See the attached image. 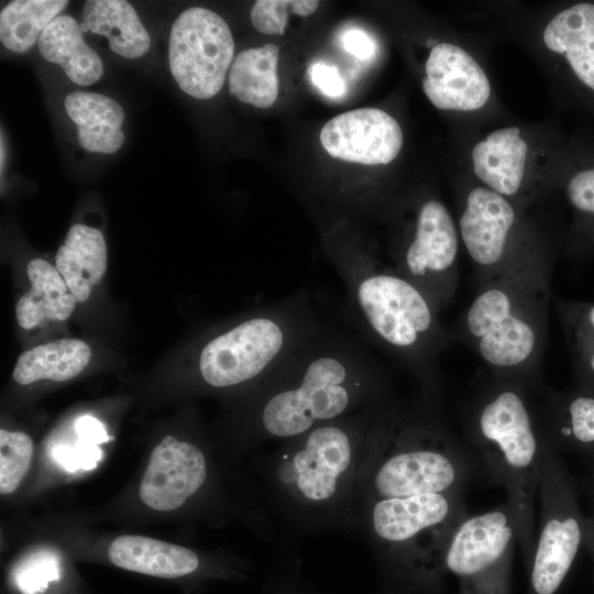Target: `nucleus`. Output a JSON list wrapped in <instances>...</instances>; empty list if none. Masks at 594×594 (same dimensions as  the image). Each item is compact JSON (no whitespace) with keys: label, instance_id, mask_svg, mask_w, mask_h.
Segmentation results:
<instances>
[{"label":"nucleus","instance_id":"f257e3e1","mask_svg":"<svg viewBox=\"0 0 594 594\" xmlns=\"http://www.w3.org/2000/svg\"><path fill=\"white\" fill-rule=\"evenodd\" d=\"M258 388V429L286 441L388 398L386 378L374 359L324 326Z\"/></svg>","mask_w":594,"mask_h":594},{"label":"nucleus","instance_id":"f03ea898","mask_svg":"<svg viewBox=\"0 0 594 594\" xmlns=\"http://www.w3.org/2000/svg\"><path fill=\"white\" fill-rule=\"evenodd\" d=\"M552 262L527 242L495 276L477 285L473 300L448 329L490 375L542 383Z\"/></svg>","mask_w":594,"mask_h":594},{"label":"nucleus","instance_id":"7ed1b4c3","mask_svg":"<svg viewBox=\"0 0 594 594\" xmlns=\"http://www.w3.org/2000/svg\"><path fill=\"white\" fill-rule=\"evenodd\" d=\"M330 255L363 333L407 369L425 400L438 406L440 358L451 341L436 306L393 266L358 245L334 246Z\"/></svg>","mask_w":594,"mask_h":594},{"label":"nucleus","instance_id":"20e7f679","mask_svg":"<svg viewBox=\"0 0 594 594\" xmlns=\"http://www.w3.org/2000/svg\"><path fill=\"white\" fill-rule=\"evenodd\" d=\"M543 383L490 375L463 411V431L484 466L504 486L526 570L535 546V504L549 439L541 403Z\"/></svg>","mask_w":594,"mask_h":594},{"label":"nucleus","instance_id":"39448f33","mask_svg":"<svg viewBox=\"0 0 594 594\" xmlns=\"http://www.w3.org/2000/svg\"><path fill=\"white\" fill-rule=\"evenodd\" d=\"M376 406L288 440L274 469L276 481L287 495L307 506L338 501L361 473Z\"/></svg>","mask_w":594,"mask_h":594},{"label":"nucleus","instance_id":"423d86ee","mask_svg":"<svg viewBox=\"0 0 594 594\" xmlns=\"http://www.w3.org/2000/svg\"><path fill=\"white\" fill-rule=\"evenodd\" d=\"M539 531L528 573V594H557L584 540V517L559 451L546 444L538 487Z\"/></svg>","mask_w":594,"mask_h":594},{"label":"nucleus","instance_id":"0eeeda50","mask_svg":"<svg viewBox=\"0 0 594 594\" xmlns=\"http://www.w3.org/2000/svg\"><path fill=\"white\" fill-rule=\"evenodd\" d=\"M517 530L507 502L466 516L452 534L442 559L460 594H510Z\"/></svg>","mask_w":594,"mask_h":594},{"label":"nucleus","instance_id":"6e6552de","mask_svg":"<svg viewBox=\"0 0 594 594\" xmlns=\"http://www.w3.org/2000/svg\"><path fill=\"white\" fill-rule=\"evenodd\" d=\"M459 232L447 207L428 199L419 207L407 241L393 267L415 284L441 314L454 301L459 286Z\"/></svg>","mask_w":594,"mask_h":594},{"label":"nucleus","instance_id":"1a4fd4ad","mask_svg":"<svg viewBox=\"0 0 594 594\" xmlns=\"http://www.w3.org/2000/svg\"><path fill=\"white\" fill-rule=\"evenodd\" d=\"M234 41L216 12L191 7L174 21L168 42L172 76L187 95L209 99L222 88L233 63Z\"/></svg>","mask_w":594,"mask_h":594},{"label":"nucleus","instance_id":"9d476101","mask_svg":"<svg viewBox=\"0 0 594 594\" xmlns=\"http://www.w3.org/2000/svg\"><path fill=\"white\" fill-rule=\"evenodd\" d=\"M517 212L509 200L487 187L465 197L459 235L474 265L476 286L499 273L522 246L514 244Z\"/></svg>","mask_w":594,"mask_h":594},{"label":"nucleus","instance_id":"9b49d317","mask_svg":"<svg viewBox=\"0 0 594 594\" xmlns=\"http://www.w3.org/2000/svg\"><path fill=\"white\" fill-rule=\"evenodd\" d=\"M320 142L338 160L364 165L392 162L403 145L398 122L376 108L343 112L324 123Z\"/></svg>","mask_w":594,"mask_h":594},{"label":"nucleus","instance_id":"f8f14e48","mask_svg":"<svg viewBox=\"0 0 594 594\" xmlns=\"http://www.w3.org/2000/svg\"><path fill=\"white\" fill-rule=\"evenodd\" d=\"M206 479L207 462L201 450L166 436L151 453L139 495L152 509L174 510L198 492Z\"/></svg>","mask_w":594,"mask_h":594},{"label":"nucleus","instance_id":"ddd939ff","mask_svg":"<svg viewBox=\"0 0 594 594\" xmlns=\"http://www.w3.org/2000/svg\"><path fill=\"white\" fill-rule=\"evenodd\" d=\"M422 89L441 110H476L491 95L488 78L479 63L460 46L446 42L430 51Z\"/></svg>","mask_w":594,"mask_h":594},{"label":"nucleus","instance_id":"4468645a","mask_svg":"<svg viewBox=\"0 0 594 594\" xmlns=\"http://www.w3.org/2000/svg\"><path fill=\"white\" fill-rule=\"evenodd\" d=\"M541 414L550 443L594 459V387L542 389Z\"/></svg>","mask_w":594,"mask_h":594},{"label":"nucleus","instance_id":"2eb2a0df","mask_svg":"<svg viewBox=\"0 0 594 594\" xmlns=\"http://www.w3.org/2000/svg\"><path fill=\"white\" fill-rule=\"evenodd\" d=\"M528 146L517 127L497 129L472 151L473 169L487 188L515 196L522 183Z\"/></svg>","mask_w":594,"mask_h":594},{"label":"nucleus","instance_id":"dca6fc26","mask_svg":"<svg viewBox=\"0 0 594 594\" xmlns=\"http://www.w3.org/2000/svg\"><path fill=\"white\" fill-rule=\"evenodd\" d=\"M109 558L119 568L164 579L190 574L200 564L197 553L188 548L133 535L116 538Z\"/></svg>","mask_w":594,"mask_h":594},{"label":"nucleus","instance_id":"f3484780","mask_svg":"<svg viewBox=\"0 0 594 594\" xmlns=\"http://www.w3.org/2000/svg\"><path fill=\"white\" fill-rule=\"evenodd\" d=\"M55 264L77 302H85L107 270L102 233L85 224H74L56 253Z\"/></svg>","mask_w":594,"mask_h":594},{"label":"nucleus","instance_id":"a211bd4d","mask_svg":"<svg viewBox=\"0 0 594 594\" xmlns=\"http://www.w3.org/2000/svg\"><path fill=\"white\" fill-rule=\"evenodd\" d=\"M543 42L564 54L576 77L594 89V4L578 3L558 13L546 26Z\"/></svg>","mask_w":594,"mask_h":594},{"label":"nucleus","instance_id":"6ab92c4d","mask_svg":"<svg viewBox=\"0 0 594 594\" xmlns=\"http://www.w3.org/2000/svg\"><path fill=\"white\" fill-rule=\"evenodd\" d=\"M38 51L77 85L90 86L103 74L100 57L87 45L79 23L69 15L61 14L47 25L38 38Z\"/></svg>","mask_w":594,"mask_h":594},{"label":"nucleus","instance_id":"aec40b11","mask_svg":"<svg viewBox=\"0 0 594 594\" xmlns=\"http://www.w3.org/2000/svg\"><path fill=\"white\" fill-rule=\"evenodd\" d=\"M31 288L16 302L15 316L23 329L45 319L65 321L76 306V298L56 267L42 258L31 260L26 267Z\"/></svg>","mask_w":594,"mask_h":594},{"label":"nucleus","instance_id":"412c9836","mask_svg":"<svg viewBox=\"0 0 594 594\" xmlns=\"http://www.w3.org/2000/svg\"><path fill=\"white\" fill-rule=\"evenodd\" d=\"M82 18L88 30L106 36L111 51L122 57L138 58L150 48V35L128 1L88 0Z\"/></svg>","mask_w":594,"mask_h":594},{"label":"nucleus","instance_id":"4be33fe9","mask_svg":"<svg viewBox=\"0 0 594 594\" xmlns=\"http://www.w3.org/2000/svg\"><path fill=\"white\" fill-rule=\"evenodd\" d=\"M278 57L279 48L273 43L240 52L230 67V94L255 108L272 107L279 90Z\"/></svg>","mask_w":594,"mask_h":594},{"label":"nucleus","instance_id":"5701e85b","mask_svg":"<svg viewBox=\"0 0 594 594\" xmlns=\"http://www.w3.org/2000/svg\"><path fill=\"white\" fill-rule=\"evenodd\" d=\"M90 346L78 339H59L23 352L13 370V380L28 385L40 380L65 382L88 365Z\"/></svg>","mask_w":594,"mask_h":594},{"label":"nucleus","instance_id":"b1692460","mask_svg":"<svg viewBox=\"0 0 594 594\" xmlns=\"http://www.w3.org/2000/svg\"><path fill=\"white\" fill-rule=\"evenodd\" d=\"M65 0H15L0 13V40L9 51L24 53L67 7Z\"/></svg>","mask_w":594,"mask_h":594},{"label":"nucleus","instance_id":"393cba45","mask_svg":"<svg viewBox=\"0 0 594 594\" xmlns=\"http://www.w3.org/2000/svg\"><path fill=\"white\" fill-rule=\"evenodd\" d=\"M575 386L594 387V302L556 299Z\"/></svg>","mask_w":594,"mask_h":594},{"label":"nucleus","instance_id":"a878e982","mask_svg":"<svg viewBox=\"0 0 594 594\" xmlns=\"http://www.w3.org/2000/svg\"><path fill=\"white\" fill-rule=\"evenodd\" d=\"M64 106L66 113L77 127L121 129L124 121L122 107L101 94L75 91L66 96Z\"/></svg>","mask_w":594,"mask_h":594},{"label":"nucleus","instance_id":"bb28decb","mask_svg":"<svg viewBox=\"0 0 594 594\" xmlns=\"http://www.w3.org/2000/svg\"><path fill=\"white\" fill-rule=\"evenodd\" d=\"M31 438L21 431L0 430V493H13L30 469Z\"/></svg>","mask_w":594,"mask_h":594},{"label":"nucleus","instance_id":"cd10ccee","mask_svg":"<svg viewBox=\"0 0 594 594\" xmlns=\"http://www.w3.org/2000/svg\"><path fill=\"white\" fill-rule=\"evenodd\" d=\"M61 561L51 550H37L23 558L12 571L14 585L22 594L44 592L59 579Z\"/></svg>","mask_w":594,"mask_h":594},{"label":"nucleus","instance_id":"c85d7f7f","mask_svg":"<svg viewBox=\"0 0 594 594\" xmlns=\"http://www.w3.org/2000/svg\"><path fill=\"white\" fill-rule=\"evenodd\" d=\"M76 439V441L59 442L53 446L51 450L52 460L69 473L95 469L102 459L103 452L101 448L77 436Z\"/></svg>","mask_w":594,"mask_h":594},{"label":"nucleus","instance_id":"c756f323","mask_svg":"<svg viewBox=\"0 0 594 594\" xmlns=\"http://www.w3.org/2000/svg\"><path fill=\"white\" fill-rule=\"evenodd\" d=\"M294 4L295 0H258L252 7L251 22L261 33L283 35Z\"/></svg>","mask_w":594,"mask_h":594},{"label":"nucleus","instance_id":"7c9ffc66","mask_svg":"<svg viewBox=\"0 0 594 594\" xmlns=\"http://www.w3.org/2000/svg\"><path fill=\"white\" fill-rule=\"evenodd\" d=\"M77 136L79 144L85 150L102 154L117 152L124 141V133L122 130L111 127H77Z\"/></svg>","mask_w":594,"mask_h":594},{"label":"nucleus","instance_id":"2f4dec72","mask_svg":"<svg viewBox=\"0 0 594 594\" xmlns=\"http://www.w3.org/2000/svg\"><path fill=\"white\" fill-rule=\"evenodd\" d=\"M566 194L574 209L594 216V168L572 176L568 183Z\"/></svg>","mask_w":594,"mask_h":594},{"label":"nucleus","instance_id":"473e14b6","mask_svg":"<svg viewBox=\"0 0 594 594\" xmlns=\"http://www.w3.org/2000/svg\"><path fill=\"white\" fill-rule=\"evenodd\" d=\"M308 75L312 84L327 97L338 98L345 91V84L336 66L326 63H315Z\"/></svg>","mask_w":594,"mask_h":594},{"label":"nucleus","instance_id":"72a5a7b5","mask_svg":"<svg viewBox=\"0 0 594 594\" xmlns=\"http://www.w3.org/2000/svg\"><path fill=\"white\" fill-rule=\"evenodd\" d=\"M341 44L351 55L367 61L376 53V43L361 29H348L341 34Z\"/></svg>","mask_w":594,"mask_h":594},{"label":"nucleus","instance_id":"f704fd0d","mask_svg":"<svg viewBox=\"0 0 594 594\" xmlns=\"http://www.w3.org/2000/svg\"><path fill=\"white\" fill-rule=\"evenodd\" d=\"M74 431L78 438L95 446L110 440L103 424L89 415H84L75 420Z\"/></svg>","mask_w":594,"mask_h":594},{"label":"nucleus","instance_id":"c9c22d12","mask_svg":"<svg viewBox=\"0 0 594 594\" xmlns=\"http://www.w3.org/2000/svg\"><path fill=\"white\" fill-rule=\"evenodd\" d=\"M583 543L588 547L594 554V518L584 517V540Z\"/></svg>","mask_w":594,"mask_h":594},{"label":"nucleus","instance_id":"e433bc0d","mask_svg":"<svg viewBox=\"0 0 594 594\" xmlns=\"http://www.w3.org/2000/svg\"><path fill=\"white\" fill-rule=\"evenodd\" d=\"M590 462L592 465V471H591V476L588 480V492L594 503V459H590Z\"/></svg>","mask_w":594,"mask_h":594},{"label":"nucleus","instance_id":"4c0bfd02","mask_svg":"<svg viewBox=\"0 0 594 594\" xmlns=\"http://www.w3.org/2000/svg\"><path fill=\"white\" fill-rule=\"evenodd\" d=\"M1 160H0V167H1V175H2V170H3V165H4V157H6V152H4V144H3V136L1 134Z\"/></svg>","mask_w":594,"mask_h":594}]
</instances>
